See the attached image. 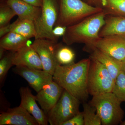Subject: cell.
<instances>
[{"label":"cell","instance_id":"cell-1","mask_svg":"<svg viewBox=\"0 0 125 125\" xmlns=\"http://www.w3.org/2000/svg\"><path fill=\"white\" fill-rule=\"evenodd\" d=\"M91 61L87 58L76 63L58 65L53 75V81L80 102H85L89 94L87 80Z\"/></svg>","mask_w":125,"mask_h":125},{"label":"cell","instance_id":"cell-2","mask_svg":"<svg viewBox=\"0 0 125 125\" xmlns=\"http://www.w3.org/2000/svg\"><path fill=\"white\" fill-rule=\"evenodd\" d=\"M106 13L102 11L87 17L75 24L67 27L62 41L67 45L85 44L92 47L100 38L99 33L106 23Z\"/></svg>","mask_w":125,"mask_h":125},{"label":"cell","instance_id":"cell-3","mask_svg":"<svg viewBox=\"0 0 125 125\" xmlns=\"http://www.w3.org/2000/svg\"><path fill=\"white\" fill-rule=\"evenodd\" d=\"M102 11L101 7L92 6L81 0H60L59 15L55 26L69 27Z\"/></svg>","mask_w":125,"mask_h":125},{"label":"cell","instance_id":"cell-4","mask_svg":"<svg viewBox=\"0 0 125 125\" xmlns=\"http://www.w3.org/2000/svg\"><path fill=\"white\" fill-rule=\"evenodd\" d=\"M121 102L112 92L93 96L89 103L95 108L102 125H115L122 121L124 112Z\"/></svg>","mask_w":125,"mask_h":125},{"label":"cell","instance_id":"cell-5","mask_svg":"<svg viewBox=\"0 0 125 125\" xmlns=\"http://www.w3.org/2000/svg\"><path fill=\"white\" fill-rule=\"evenodd\" d=\"M90 59L87 80L89 94L94 96L112 92L115 81L107 69L98 61Z\"/></svg>","mask_w":125,"mask_h":125},{"label":"cell","instance_id":"cell-6","mask_svg":"<svg viewBox=\"0 0 125 125\" xmlns=\"http://www.w3.org/2000/svg\"><path fill=\"white\" fill-rule=\"evenodd\" d=\"M42 0L40 18L34 22L37 32L35 39H47L57 42L52 31L58 19L60 4L58 0Z\"/></svg>","mask_w":125,"mask_h":125},{"label":"cell","instance_id":"cell-7","mask_svg":"<svg viewBox=\"0 0 125 125\" xmlns=\"http://www.w3.org/2000/svg\"><path fill=\"white\" fill-rule=\"evenodd\" d=\"M80 101L64 89L60 99L47 115L51 125H62L80 112Z\"/></svg>","mask_w":125,"mask_h":125},{"label":"cell","instance_id":"cell-8","mask_svg":"<svg viewBox=\"0 0 125 125\" xmlns=\"http://www.w3.org/2000/svg\"><path fill=\"white\" fill-rule=\"evenodd\" d=\"M57 42L44 38L35 39L31 46L37 52L43 66V70L53 75L59 64L56 57L59 45Z\"/></svg>","mask_w":125,"mask_h":125},{"label":"cell","instance_id":"cell-9","mask_svg":"<svg viewBox=\"0 0 125 125\" xmlns=\"http://www.w3.org/2000/svg\"><path fill=\"white\" fill-rule=\"evenodd\" d=\"M13 71L24 79L37 93L53 81V75L43 70L24 66H16Z\"/></svg>","mask_w":125,"mask_h":125},{"label":"cell","instance_id":"cell-10","mask_svg":"<svg viewBox=\"0 0 125 125\" xmlns=\"http://www.w3.org/2000/svg\"><path fill=\"white\" fill-rule=\"evenodd\" d=\"M93 47L96 48L121 61L125 60V37L124 36L111 35L101 37L91 48Z\"/></svg>","mask_w":125,"mask_h":125},{"label":"cell","instance_id":"cell-11","mask_svg":"<svg viewBox=\"0 0 125 125\" xmlns=\"http://www.w3.org/2000/svg\"><path fill=\"white\" fill-rule=\"evenodd\" d=\"M64 90L53 81L44 86L35 96L36 101L47 115L56 104Z\"/></svg>","mask_w":125,"mask_h":125},{"label":"cell","instance_id":"cell-12","mask_svg":"<svg viewBox=\"0 0 125 125\" xmlns=\"http://www.w3.org/2000/svg\"><path fill=\"white\" fill-rule=\"evenodd\" d=\"M39 125L38 122L26 109L20 105L9 108L0 114V125Z\"/></svg>","mask_w":125,"mask_h":125},{"label":"cell","instance_id":"cell-13","mask_svg":"<svg viewBox=\"0 0 125 125\" xmlns=\"http://www.w3.org/2000/svg\"><path fill=\"white\" fill-rule=\"evenodd\" d=\"M21 99L20 106L31 114L36 119L39 125H47V116L37 103L35 96L32 94L28 87H22L19 90Z\"/></svg>","mask_w":125,"mask_h":125},{"label":"cell","instance_id":"cell-14","mask_svg":"<svg viewBox=\"0 0 125 125\" xmlns=\"http://www.w3.org/2000/svg\"><path fill=\"white\" fill-rule=\"evenodd\" d=\"M12 61L14 65L15 66H24L43 70L38 54L30 43L13 52Z\"/></svg>","mask_w":125,"mask_h":125},{"label":"cell","instance_id":"cell-15","mask_svg":"<svg viewBox=\"0 0 125 125\" xmlns=\"http://www.w3.org/2000/svg\"><path fill=\"white\" fill-rule=\"evenodd\" d=\"M6 3L20 19L29 20L35 22L40 18L41 7L34 6L22 0H7Z\"/></svg>","mask_w":125,"mask_h":125},{"label":"cell","instance_id":"cell-16","mask_svg":"<svg viewBox=\"0 0 125 125\" xmlns=\"http://www.w3.org/2000/svg\"><path fill=\"white\" fill-rule=\"evenodd\" d=\"M91 49L92 51L91 58L98 61L103 65L115 81L117 77L122 70V61L117 60L96 48H91Z\"/></svg>","mask_w":125,"mask_h":125},{"label":"cell","instance_id":"cell-17","mask_svg":"<svg viewBox=\"0 0 125 125\" xmlns=\"http://www.w3.org/2000/svg\"><path fill=\"white\" fill-rule=\"evenodd\" d=\"M106 23L99 33L103 37L111 35L125 37V17L113 16L106 20Z\"/></svg>","mask_w":125,"mask_h":125},{"label":"cell","instance_id":"cell-18","mask_svg":"<svg viewBox=\"0 0 125 125\" xmlns=\"http://www.w3.org/2000/svg\"><path fill=\"white\" fill-rule=\"evenodd\" d=\"M29 43V39L13 32L6 34L0 40V47L10 51H16Z\"/></svg>","mask_w":125,"mask_h":125},{"label":"cell","instance_id":"cell-19","mask_svg":"<svg viewBox=\"0 0 125 125\" xmlns=\"http://www.w3.org/2000/svg\"><path fill=\"white\" fill-rule=\"evenodd\" d=\"M11 32L20 34L28 39L36 37L37 36L34 22L29 20L18 19L11 24Z\"/></svg>","mask_w":125,"mask_h":125},{"label":"cell","instance_id":"cell-20","mask_svg":"<svg viewBox=\"0 0 125 125\" xmlns=\"http://www.w3.org/2000/svg\"><path fill=\"white\" fill-rule=\"evenodd\" d=\"M84 125H101L102 122L95 108L90 103H84L83 104Z\"/></svg>","mask_w":125,"mask_h":125},{"label":"cell","instance_id":"cell-21","mask_svg":"<svg viewBox=\"0 0 125 125\" xmlns=\"http://www.w3.org/2000/svg\"><path fill=\"white\" fill-rule=\"evenodd\" d=\"M57 62L60 65H67L74 62L75 55L70 48L59 44L56 53Z\"/></svg>","mask_w":125,"mask_h":125},{"label":"cell","instance_id":"cell-22","mask_svg":"<svg viewBox=\"0 0 125 125\" xmlns=\"http://www.w3.org/2000/svg\"><path fill=\"white\" fill-rule=\"evenodd\" d=\"M112 93L121 102H125V73L122 70L117 77Z\"/></svg>","mask_w":125,"mask_h":125},{"label":"cell","instance_id":"cell-23","mask_svg":"<svg viewBox=\"0 0 125 125\" xmlns=\"http://www.w3.org/2000/svg\"><path fill=\"white\" fill-rule=\"evenodd\" d=\"M13 52L10 51L0 59V83H3L9 70L14 66L12 61Z\"/></svg>","mask_w":125,"mask_h":125},{"label":"cell","instance_id":"cell-24","mask_svg":"<svg viewBox=\"0 0 125 125\" xmlns=\"http://www.w3.org/2000/svg\"><path fill=\"white\" fill-rule=\"evenodd\" d=\"M16 15L11 7L6 4L0 8V27L9 24L12 19Z\"/></svg>","mask_w":125,"mask_h":125},{"label":"cell","instance_id":"cell-25","mask_svg":"<svg viewBox=\"0 0 125 125\" xmlns=\"http://www.w3.org/2000/svg\"><path fill=\"white\" fill-rule=\"evenodd\" d=\"M107 6L112 13L125 16V0H107Z\"/></svg>","mask_w":125,"mask_h":125},{"label":"cell","instance_id":"cell-26","mask_svg":"<svg viewBox=\"0 0 125 125\" xmlns=\"http://www.w3.org/2000/svg\"><path fill=\"white\" fill-rule=\"evenodd\" d=\"M62 125H84L83 112H80L76 115L63 123Z\"/></svg>","mask_w":125,"mask_h":125},{"label":"cell","instance_id":"cell-27","mask_svg":"<svg viewBox=\"0 0 125 125\" xmlns=\"http://www.w3.org/2000/svg\"><path fill=\"white\" fill-rule=\"evenodd\" d=\"M66 29L67 27L59 25L55 26L52 30V34L54 37L57 40L58 37L64 35Z\"/></svg>","mask_w":125,"mask_h":125},{"label":"cell","instance_id":"cell-28","mask_svg":"<svg viewBox=\"0 0 125 125\" xmlns=\"http://www.w3.org/2000/svg\"><path fill=\"white\" fill-rule=\"evenodd\" d=\"M11 31V24L1 27H0V38Z\"/></svg>","mask_w":125,"mask_h":125},{"label":"cell","instance_id":"cell-29","mask_svg":"<svg viewBox=\"0 0 125 125\" xmlns=\"http://www.w3.org/2000/svg\"><path fill=\"white\" fill-rule=\"evenodd\" d=\"M28 4L37 7H42V0H22Z\"/></svg>","mask_w":125,"mask_h":125},{"label":"cell","instance_id":"cell-30","mask_svg":"<svg viewBox=\"0 0 125 125\" xmlns=\"http://www.w3.org/2000/svg\"><path fill=\"white\" fill-rule=\"evenodd\" d=\"M6 51V50L4 48L0 47V59L2 58L5 55V52Z\"/></svg>","mask_w":125,"mask_h":125},{"label":"cell","instance_id":"cell-31","mask_svg":"<svg viewBox=\"0 0 125 125\" xmlns=\"http://www.w3.org/2000/svg\"><path fill=\"white\" fill-rule=\"evenodd\" d=\"M101 3L103 6H106L107 4V0H101Z\"/></svg>","mask_w":125,"mask_h":125},{"label":"cell","instance_id":"cell-32","mask_svg":"<svg viewBox=\"0 0 125 125\" xmlns=\"http://www.w3.org/2000/svg\"><path fill=\"white\" fill-rule=\"evenodd\" d=\"M122 71L125 73V60L122 61Z\"/></svg>","mask_w":125,"mask_h":125},{"label":"cell","instance_id":"cell-33","mask_svg":"<svg viewBox=\"0 0 125 125\" xmlns=\"http://www.w3.org/2000/svg\"><path fill=\"white\" fill-rule=\"evenodd\" d=\"M121 125H125V121H122L121 122Z\"/></svg>","mask_w":125,"mask_h":125},{"label":"cell","instance_id":"cell-34","mask_svg":"<svg viewBox=\"0 0 125 125\" xmlns=\"http://www.w3.org/2000/svg\"><path fill=\"white\" fill-rule=\"evenodd\" d=\"M91 0L93 1H101V0Z\"/></svg>","mask_w":125,"mask_h":125}]
</instances>
